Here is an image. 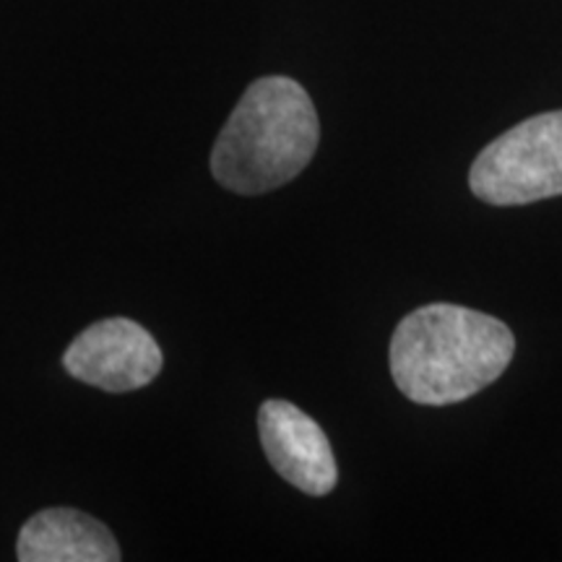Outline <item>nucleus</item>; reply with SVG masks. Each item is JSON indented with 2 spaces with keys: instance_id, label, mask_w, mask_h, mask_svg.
Returning <instances> with one entry per match:
<instances>
[{
  "instance_id": "nucleus-6",
  "label": "nucleus",
  "mask_w": 562,
  "mask_h": 562,
  "mask_svg": "<svg viewBox=\"0 0 562 562\" xmlns=\"http://www.w3.org/2000/svg\"><path fill=\"white\" fill-rule=\"evenodd\" d=\"M21 562H117L121 547L104 524L74 508L32 516L19 533Z\"/></svg>"
},
{
  "instance_id": "nucleus-3",
  "label": "nucleus",
  "mask_w": 562,
  "mask_h": 562,
  "mask_svg": "<svg viewBox=\"0 0 562 562\" xmlns=\"http://www.w3.org/2000/svg\"><path fill=\"white\" fill-rule=\"evenodd\" d=\"M469 186L492 206H524L562 195V110L533 115L484 146Z\"/></svg>"
},
{
  "instance_id": "nucleus-1",
  "label": "nucleus",
  "mask_w": 562,
  "mask_h": 562,
  "mask_svg": "<svg viewBox=\"0 0 562 562\" xmlns=\"http://www.w3.org/2000/svg\"><path fill=\"white\" fill-rule=\"evenodd\" d=\"M516 351L503 321L472 307L435 302L406 315L391 339V375L414 404L472 398L508 370Z\"/></svg>"
},
{
  "instance_id": "nucleus-4",
  "label": "nucleus",
  "mask_w": 562,
  "mask_h": 562,
  "mask_svg": "<svg viewBox=\"0 0 562 562\" xmlns=\"http://www.w3.org/2000/svg\"><path fill=\"white\" fill-rule=\"evenodd\" d=\"M63 364L76 381L123 393L149 385L165 357L154 336L128 318H108L89 326L70 344Z\"/></svg>"
},
{
  "instance_id": "nucleus-5",
  "label": "nucleus",
  "mask_w": 562,
  "mask_h": 562,
  "mask_svg": "<svg viewBox=\"0 0 562 562\" xmlns=\"http://www.w3.org/2000/svg\"><path fill=\"white\" fill-rule=\"evenodd\" d=\"M258 432L271 467L305 495H328L339 482L323 427L290 402L271 398L258 412Z\"/></svg>"
},
{
  "instance_id": "nucleus-2",
  "label": "nucleus",
  "mask_w": 562,
  "mask_h": 562,
  "mask_svg": "<svg viewBox=\"0 0 562 562\" xmlns=\"http://www.w3.org/2000/svg\"><path fill=\"white\" fill-rule=\"evenodd\" d=\"M321 140L315 104L286 76L252 81L211 151L220 186L240 195H261L297 178Z\"/></svg>"
}]
</instances>
